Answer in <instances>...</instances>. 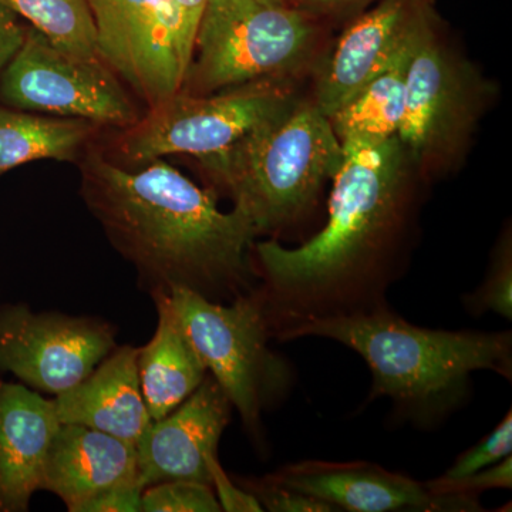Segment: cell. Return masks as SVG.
<instances>
[{
  "label": "cell",
  "mask_w": 512,
  "mask_h": 512,
  "mask_svg": "<svg viewBox=\"0 0 512 512\" xmlns=\"http://www.w3.org/2000/svg\"><path fill=\"white\" fill-rule=\"evenodd\" d=\"M343 147L315 101L296 99L220 156L201 161L256 234H275L315 208L342 164Z\"/></svg>",
  "instance_id": "obj_4"
},
{
  "label": "cell",
  "mask_w": 512,
  "mask_h": 512,
  "mask_svg": "<svg viewBox=\"0 0 512 512\" xmlns=\"http://www.w3.org/2000/svg\"><path fill=\"white\" fill-rule=\"evenodd\" d=\"M342 147L325 227L301 247L274 239L252 247L256 288L274 339L305 320L389 305L387 292L403 275L416 171L397 137Z\"/></svg>",
  "instance_id": "obj_1"
},
{
  "label": "cell",
  "mask_w": 512,
  "mask_h": 512,
  "mask_svg": "<svg viewBox=\"0 0 512 512\" xmlns=\"http://www.w3.org/2000/svg\"><path fill=\"white\" fill-rule=\"evenodd\" d=\"M175 55L185 77L194 52L195 36L210 0H171Z\"/></svg>",
  "instance_id": "obj_27"
},
{
  "label": "cell",
  "mask_w": 512,
  "mask_h": 512,
  "mask_svg": "<svg viewBox=\"0 0 512 512\" xmlns=\"http://www.w3.org/2000/svg\"><path fill=\"white\" fill-rule=\"evenodd\" d=\"M512 453V414L511 410L505 414L504 419L495 426L493 431L483 437L473 447L461 453L453 466L443 474L448 480L470 476L484 468L500 463Z\"/></svg>",
  "instance_id": "obj_24"
},
{
  "label": "cell",
  "mask_w": 512,
  "mask_h": 512,
  "mask_svg": "<svg viewBox=\"0 0 512 512\" xmlns=\"http://www.w3.org/2000/svg\"><path fill=\"white\" fill-rule=\"evenodd\" d=\"M262 2L268 3V5L274 6H285L286 0H262Z\"/></svg>",
  "instance_id": "obj_32"
},
{
  "label": "cell",
  "mask_w": 512,
  "mask_h": 512,
  "mask_svg": "<svg viewBox=\"0 0 512 512\" xmlns=\"http://www.w3.org/2000/svg\"><path fill=\"white\" fill-rule=\"evenodd\" d=\"M168 295L208 373L248 433L261 439L262 414L281 403L293 383L288 360L269 345L274 335L261 292L255 285L231 302L210 301L184 288Z\"/></svg>",
  "instance_id": "obj_5"
},
{
  "label": "cell",
  "mask_w": 512,
  "mask_h": 512,
  "mask_svg": "<svg viewBox=\"0 0 512 512\" xmlns=\"http://www.w3.org/2000/svg\"><path fill=\"white\" fill-rule=\"evenodd\" d=\"M60 426L53 400L0 380V512L28 511Z\"/></svg>",
  "instance_id": "obj_15"
},
{
  "label": "cell",
  "mask_w": 512,
  "mask_h": 512,
  "mask_svg": "<svg viewBox=\"0 0 512 512\" xmlns=\"http://www.w3.org/2000/svg\"><path fill=\"white\" fill-rule=\"evenodd\" d=\"M434 0H380L349 26L320 69L315 103L325 116L382 72L430 18Z\"/></svg>",
  "instance_id": "obj_14"
},
{
  "label": "cell",
  "mask_w": 512,
  "mask_h": 512,
  "mask_svg": "<svg viewBox=\"0 0 512 512\" xmlns=\"http://www.w3.org/2000/svg\"><path fill=\"white\" fill-rule=\"evenodd\" d=\"M131 483H138L133 443L80 424L60 426L46 458L42 490L57 495L70 512H80L104 491Z\"/></svg>",
  "instance_id": "obj_16"
},
{
  "label": "cell",
  "mask_w": 512,
  "mask_h": 512,
  "mask_svg": "<svg viewBox=\"0 0 512 512\" xmlns=\"http://www.w3.org/2000/svg\"><path fill=\"white\" fill-rule=\"evenodd\" d=\"M278 483L336 511L350 512H476L483 511L477 497L434 494L426 483L393 473L366 461L306 460L286 464L274 474Z\"/></svg>",
  "instance_id": "obj_12"
},
{
  "label": "cell",
  "mask_w": 512,
  "mask_h": 512,
  "mask_svg": "<svg viewBox=\"0 0 512 512\" xmlns=\"http://www.w3.org/2000/svg\"><path fill=\"white\" fill-rule=\"evenodd\" d=\"M32 28L69 55L101 59L92 10L87 0H0Z\"/></svg>",
  "instance_id": "obj_21"
},
{
  "label": "cell",
  "mask_w": 512,
  "mask_h": 512,
  "mask_svg": "<svg viewBox=\"0 0 512 512\" xmlns=\"http://www.w3.org/2000/svg\"><path fill=\"white\" fill-rule=\"evenodd\" d=\"M426 487L434 494H460L467 497H478L488 490H510L512 487V458L505 457L500 463L484 468L470 476L448 480L439 477L427 481Z\"/></svg>",
  "instance_id": "obj_26"
},
{
  "label": "cell",
  "mask_w": 512,
  "mask_h": 512,
  "mask_svg": "<svg viewBox=\"0 0 512 512\" xmlns=\"http://www.w3.org/2000/svg\"><path fill=\"white\" fill-rule=\"evenodd\" d=\"M211 485L197 481H164L144 488L141 512H218Z\"/></svg>",
  "instance_id": "obj_23"
},
{
  "label": "cell",
  "mask_w": 512,
  "mask_h": 512,
  "mask_svg": "<svg viewBox=\"0 0 512 512\" xmlns=\"http://www.w3.org/2000/svg\"><path fill=\"white\" fill-rule=\"evenodd\" d=\"M373 0H286V6L299 10L305 15L316 16L342 15L362 8Z\"/></svg>",
  "instance_id": "obj_31"
},
{
  "label": "cell",
  "mask_w": 512,
  "mask_h": 512,
  "mask_svg": "<svg viewBox=\"0 0 512 512\" xmlns=\"http://www.w3.org/2000/svg\"><path fill=\"white\" fill-rule=\"evenodd\" d=\"M463 305L471 316L495 313L512 318V249L510 232H505L495 248L483 284L463 296Z\"/></svg>",
  "instance_id": "obj_22"
},
{
  "label": "cell",
  "mask_w": 512,
  "mask_h": 512,
  "mask_svg": "<svg viewBox=\"0 0 512 512\" xmlns=\"http://www.w3.org/2000/svg\"><path fill=\"white\" fill-rule=\"evenodd\" d=\"M210 484L215 497L221 505L222 511L228 512H259L262 510L258 500L242 488L232 483L231 477L225 473L218 457L212 458L210 463Z\"/></svg>",
  "instance_id": "obj_28"
},
{
  "label": "cell",
  "mask_w": 512,
  "mask_h": 512,
  "mask_svg": "<svg viewBox=\"0 0 512 512\" xmlns=\"http://www.w3.org/2000/svg\"><path fill=\"white\" fill-rule=\"evenodd\" d=\"M28 28H23L18 15L0 3V72L25 42Z\"/></svg>",
  "instance_id": "obj_30"
},
{
  "label": "cell",
  "mask_w": 512,
  "mask_h": 512,
  "mask_svg": "<svg viewBox=\"0 0 512 512\" xmlns=\"http://www.w3.org/2000/svg\"><path fill=\"white\" fill-rule=\"evenodd\" d=\"M311 16L262 0H210L181 92L205 96L265 80H286L311 56Z\"/></svg>",
  "instance_id": "obj_6"
},
{
  "label": "cell",
  "mask_w": 512,
  "mask_h": 512,
  "mask_svg": "<svg viewBox=\"0 0 512 512\" xmlns=\"http://www.w3.org/2000/svg\"><path fill=\"white\" fill-rule=\"evenodd\" d=\"M487 82L439 35V16L421 30L407 72L397 140L414 171L446 170L460 157L487 101Z\"/></svg>",
  "instance_id": "obj_7"
},
{
  "label": "cell",
  "mask_w": 512,
  "mask_h": 512,
  "mask_svg": "<svg viewBox=\"0 0 512 512\" xmlns=\"http://www.w3.org/2000/svg\"><path fill=\"white\" fill-rule=\"evenodd\" d=\"M97 124L0 107V175L32 161H79Z\"/></svg>",
  "instance_id": "obj_20"
},
{
  "label": "cell",
  "mask_w": 512,
  "mask_h": 512,
  "mask_svg": "<svg viewBox=\"0 0 512 512\" xmlns=\"http://www.w3.org/2000/svg\"><path fill=\"white\" fill-rule=\"evenodd\" d=\"M158 312L153 339L138 352L141 390L151 419L160 420L191 396L207 367L175 315L170 295L151 293Z\"/></svg>",
  "instance_id": "obj_18"
},
{
  "label": "cell",
  "mask_w": 512,
  "mask_h": 512,
  "mask_svg": "<svg viewBox=\"0 0 512 512\" xmlns=\"http://www.w3.org/2000/svg\"><path fill=\"white\" fill-rule=\"evenodd\" d=\"M231 403L208 373L177 409L151 421L136 443L138 483L147 488L164 481L210 484V463L227 429Z\"/></svg>",
  "instance_id": "obj_13"
},
{
  "label": "cell",
  "mask_w": 512,
  "mask_h": 512,
  "mask_svg": "<svg viewBox=\"0 0 512 512\" xmlns=\"http://www.w3.org/2000/svg\"><path fill=\"white\" fill-rule=\"evenodd\" d=\"M101 60L148 109L180 92L171 0H87Z\"/></svg>",
  "instance_id": "obj_11"
},
{
  "label": "cell",
  "mask_w": 512,
  "mask_h": 512,
  "mask_svg": "<svg viewBox=\"0 0 512 512\" xmlns=\"http://www.w3.org/2000/svg\"><path fill=\"white\" fill-rule=\"evenodd\" d=\"M0 76V100L13 109L130 127L136 106L101 59H83L57 49L28 28L25 42Z\"/></svg>",
  "instance_id": "obj_9"
},
{
  "label": "cell",
  "mask_w": 512,
  "mask_h": 512,
  "mask_svg": "<svg viewBox=\"0 0 512 512\" xmlns=\"http://www.w3.org/2000/svg\"><path fill=\"white\" fill-rule=\"evenodd\" d=\"M82 197L148 293L184 288L231 302L256 285L247 212L218 208L217 192L154 160L137 168L87 150Z\"/></svg>",
  "instance_id": "obj_2"
},
{
  "label": "cell",
  "mask_w": 512,
  "mask_h": 512,
  "mask_svg": "<svg viewBox=\"0 0 512 512\" xmlns=\"http://www.w3.org/2000/svg\"><path fill=\"white\" fill-rule=\"evenodd\" d=\"M434 12L404 43L390 63L329 116L340 143H380L397 137L406 104L407 72L421 30L436 18Z\"/></svg>",
  "instance_id": "obj_19"
},
{
  "label": "cell",
  "mask_w": 512,
  "mask_h": 512,
  "mask_svg": "<svg viewBox=\"0 0 512 512\" xmlns=\"http://www.w3.org/2000/svg\"><path fill=\"white\" fill-rule=\"evenodd\" d=\"M323 338L342 343L372 373L369 402L392 400L417 427L437 426L471 396V377L490 370L512 380V335L478 330H436L407 322L389 305L375 311L309 319L278 340Z\"/></svg>",
  "instance_id": "obj_3"
},
{
  "label": "cell",
  "mask_w": 512,
  "mask_h": 512,
  "mask_svg": "<svg viewBox=\"0 0 512 512\" xmlns=\"http://www.w3.org/2000/svg\"><path fill=\"white\" fill-rule=\"evenodd\" d=\"M285 80L244 84L205 96L174 93L117 137L120 165L137 168L168 154L220 156L249 131L291 106Z\"/></svg>",
  "instance_id": "obj_8"
},
{
  "label": "cell",
  "mask_w": 512,
  "mask_h": 512,
  "mask_svg": "<svg viewBox=\"0 0 512 512\" xmlns=\"http://www.w3.org/2000/svg\"><path fill=\"white\" fill-rule=\"evenodd\" d=\"M143 491L138 483L119 485L94 497L80 512H138Z\"/></svg>",
  "instance_id": "obj_29"
},
{
  "label": "cell",
  "mask_w": 512,
  "mask_h": 512,
  "mask_svg": "<svg viewBox=\"0 0 512 512\" xmlns=\"http://www.w3.org/2000/svg\"><path fill=\"white\" fill-rule=\"evenodd\" d=\"M116 349L110 323L86 316L0 308V370L25 386L57 394L86 379Z\"/></svg>",
  "instance_id": "obj_10"
},
{
  "label": "cell",
  "mask_w": 512,
  "mask_h": 512,
  "mask_svg": "<svg viewBox=\"0 0 512 512\" xmlns=\"http://www.w3.org/2000/svg\"><path fill=\"white\" fill-rule=\"evenodd\" d=\"M242 488L249 491L262 510L271 512H332L336 511L332 505L323 503L318 498L311 497L292 490L286 485L278 483L271 476L242 480Z\"/></svg>",
  "instance_id": "obj_25"
},
{
  "label": "cell",
  "mask_w": 512,
  "mask_h": 512,
  "mask_svg": "<svg viewBox=\"0 0 512 512\" xmlns=\"http://www.w3.org/2000/svg\"><path fill=\"white\" fill-rule=\"evenodd\" d=\"M134 346L114 349L86 379L57 394L62 424H80L133 443L153 421L148 413Z\"/></svg>",
  "instance_id": "obj_17"
}]
</instances>
